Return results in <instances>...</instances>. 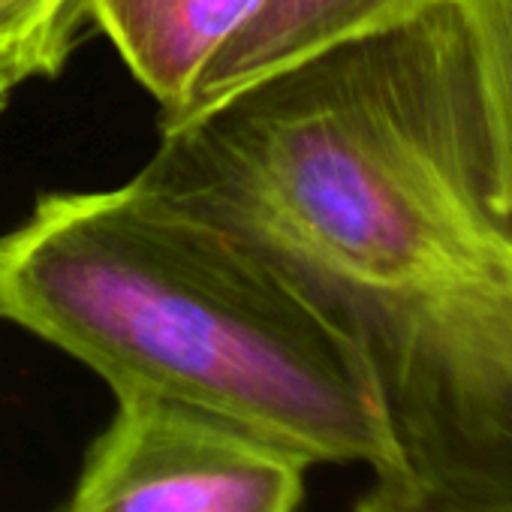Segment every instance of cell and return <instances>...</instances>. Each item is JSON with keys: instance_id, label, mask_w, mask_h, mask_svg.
<instances>
[{"instance_id": "cell-6", "label": "cell", "mask_w": 512, "mask_h": 512, "mask_svg": "<svg viewBox=\"0 0 512 512\" xmlns=\"http://www.w3.org/2000/svg\"><path fill=\"white\" fill-rule=\"evenodd\" d=\"M476 94L491 205L512 220V0H455Z\"/></svg>"}, {"instance_id": "cell-9", "label": "cell", "mask_w": 512, "mask_h": 512, "mask_svg": "<svg viewBox=\"0 0 512 512\" xmlns=\"http://www.w3.org/2000/svg\"><path fill=\"white\" fill-rule=\"evenodd\" d=\"M25 82V73L10 61V58H0V109L10 103V94L16 91V85Z\"/></svg>"}, {"instance_id": "cell-5", "label": "cell", "mask_w": 512, "mask_h": 512, "mask_svg": "<svg viewBox=\"0 0 512 512\" xmlns=\"http://www.w3.org/2000/svg\"><path fill=\"white\" fill-rule=\"evenodd\" d=\"M260 7L263 0H85L130 73L163 106V118L184 109L208 61Z\"/></svg>"}, {"instance_id": "cell-8", "label": "cell", "mask_w": 512, "mask_h": 512, "mask_svg": "<svg viewBox=\"0 0 512 512\" xmlns=\"http://www.w3.org/2000/svg\"><path fill=\"white\" fill-rule=\"evenodd\" d=\"M353 512H512V491L446 494L374 476V485L359 497Z\"/></svg>"}, {"instance_id": "cell-4", "label": "cell", "mask_w": 512, "mask_h": 512, "mask_svg": "<svg viewBox=\"0 0 512 512\" xmlns=\"http://www.w3.org/2000/svg\"><path fill=\"white\" fill-rule=\"evenodd\" d=\"M446 0H263L253 19L208 61L190 100L163 127L344 43L410 22Z\"/></svg>"}, {"instance_id": "cell-10", "label": "cell", "mask_w": 512, "mask_h": 512, "mask_svg": "<svg viewBox=\"0 0 512 512\" xmlns=\"http://www.w3.org/2000/svg\"><path fill=\"white\" fill-rule=\"evenodd\" d=\"M61 512H70V509H61Z\"/></svg>"}, {"instance_id": "cell-3", "label": "cell", "mask_w": 512, "mask_h": 512, "mask_svg": "<svg viewBox=\"0 0 512 512\" xmlns=\"http://www.w3.org/2000/svg\"><path fill=\"white\" fill-rule=\"evenodd\" d=\"M91 443L70 512H296L308 461L205 410L115 395Z\"/></svg>"}, {"instance_id": "cell-7", "label": "cell", "mask_w": 512, "mask_h": 512, "mask_svg": "<svg viewBox=\"0 0 512 512\" xmlns=\"http://www.w3.org/2000/svg\"><path fill=\"white\" fill-rule=\"evenodd\" d=\"M82 13L85 0H0V58L25 79L58 73Z\"/></svg>"}, {"instance_id": "cell-1", "label": "cell", "mask_w": 512, "mask_h": 512, "mask_svg": "<svg viewBox=\"0 0 512 512\" xmlns=\"http://www.w3.org/2000/svg\"><path fill=\"white\" fill-rule=\"evenodd\" d=\"M244 229L362 341L386 479L512 491V220L455 0L163 127L142 172Z\"/></svg>"}, {"instance_id": "cell-2", "label": "cell", "mask_w": 512, "mask_h": 512, "mask_svg": "<svg viewBox=\"0 0 512 512\" xmlns=\"http://www.w3.org/2000/svg\"><path fill=\"white\" fill-rule=\"evenodd\" d=\"M0 320L100 374L178 401L308 464L392 467L356 332L244 229L145 175L46 193L0 235Z\"/></svg>"}]
</instances>
